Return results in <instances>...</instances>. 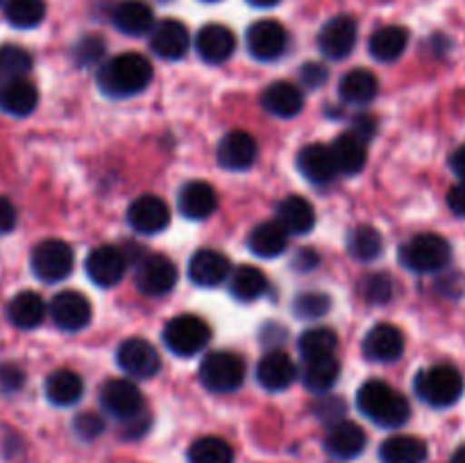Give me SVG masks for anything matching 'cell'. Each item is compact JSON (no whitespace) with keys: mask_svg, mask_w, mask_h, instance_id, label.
<instances>
[{"mask_svg":"<svg viewBox=\"0 0 465 463\" xmlns=\"http://www.w3.org/2000/svg\"><path fill=\"white\" fill-rule=\"evenodd\" d=\"M357 44V21L348 14L330 18L318 32V48L327 59H345Z\"/></svg>","mask_w":465,"mask_h":463,"instance_id":"14","label":"cell"},{"mask_svg":"<svg viewBox=\"0 0 465 463\" xmlns=\"http://www.w3.org/2000/svg\"><path fill=\"white\" fill-rule=\"evenodd\" d=\"M286 245H289V234H286V230L277 221L262 222L248 236L250 252L263 259L280 257V254H284Z\"/></svg>","mask_w":465,"mask_h":463,"instance_id":"32","label":"cell"},{"mask_svg":"<svg viewBox=\"0 0 465 463\" xmlns=\"http://www.w3.org/2000/svg\"><path fill=\"white\" fill-rule=\"evenodd\" d=\"M189 41L186 25L175 21V18H166V21L157 23L150 32V48L154 50V54L168 59V62L184 57L186 50H189Z\"/></svg>","mask_w":465,"mask_h":463,"instance_id":"19","label":"cell"},{"mask_svg":"<svg viewBox=\"0 0 465 463\" xmlns=\"http://www.w3.org/2000/svg\"><path fill=\"white\" fill-rule=\"evenodd\" d=\"M298 377V368H295L293 359L282 350H272V352L263 354V359L257 366V379L271 393H280L286 390Z\"/></svg>","mask_w":465,"mask_h":463,"instance_id":"20","label":"cell"},{"mask_svg":"<svg viewBox=\"0 0 465 463\" xmlns=\"http://www.w3.org/2000/svg\"><path fill=\"white\" fill-rule=\"evenodd\" d=\"M232 275V263L230 259L223 252L212 248L198 250V252L191 257L189 263V280L195 286H203V289H213V286H221L227 277Z\"/></svg>","mask_w":465,"mask_h":463,"instance_id":"17","label":"cell"},{"mask_svg":"<svg viewBox=\"0 0 465 463\" xmlns=\"http://www.w3.org/2000/svg\"><path fill=\"white\" fill-rule=\"evenodd\" d=\"M331 307L330 295L318 293V291H309V293H300L293 302V313L302 320H318L325 316Z\"/></svg>","mask_w":465,"mask_h":463,"instance_id":"43","label":"cell"},{"mask_svg":"<svg viewBox=\"0 0 465 463\" xmlns=\"http://www.w3.org/2000/svg\"><path fill=\"white\" fill-rule=\"evenodd\" d=\"M259 157V145L252 134L243 130H234L225 134L218 143L216 159L227 171H248Z\"/></svg>","mask_w":465,"mask_h":463,"instance_id":"16","label":"cell"},{"mask_svg":"<svg viewBox=\"0 0 465 463\" xmlns=\"http://www.w3.org/2000/svg\"><path fill=\"white\" fill-rule=\"evenodd\" d=\"M5 18L18 30H32L45 18V0H5Z\"/></svg>","mask_w":465,"mask_h":463,"instance_id":"39","label":"cell"},{"mask_svg":"<svg viewBox=\"0 0 465 463\" xmlns=\"http://www.w3.org/2000/svg\"><path fill=\"white\" fill-rule=\"evenodd\" d=\"M343 413H345V402L339 398H330V395H327V398H322L321 402L316 404V416L322 418V420L331 422V425L343 420Z\"/></svg>","mask_w":465,"mask_h":463,"instance_id":"48","label":"cell"},{"mask_svg":"<svg viewBox=\"0 0 465 463\" xmlns=\"http://www.w3.org/2000/svg\"><path fill=\"white\" fill-rule=\"evenodd\" d=\"M248 3L252 5V7L266 9V7H275V5H280V0H248Z\"/></svg>","mask_w":465,"mask_h":463,"instance_id":"55","label":"cell"},{"mask_svg":"<svg viewBox=\"0 0 465 463\" xmlns=\"http://www.w3.org/2000/svg\"><path fill=\"white\" fill-rule=\"evenodd\" d=\"M195 50L203 57V62L223 64L234 54L236 36L230 27L221 25V23H209L198 32Z\"/></svg>","mask_w":465,"mask_h":463,"instance_id":"21","label":"cell"},{"mask_svg":"<svg viewBox=\"0 0 465 463\" xmlns=\"http://www.w3.org/2000/svg\"><path fill=\"white\" fill-rule=\"evenodd\" d=\"M73 429H75V434L80 436L82 440H94L104 431V420L98 416V413L84 411L75 418Z\"/></svg>","mask_w":465,"mask_h":463,"instance_id":"46","label":"cell"},{"mask_svg":"<svg viewBox=\"0 0 465 463\" xmlns=\"http://www.w3.org/2000/svg\"><path fill=\"white\" fill-rule=\"evenodd\" d=\"M268 291V280L263 275V271H259L257 266H243L234 268V272L230 275V293L232 298L239 300V302H254V300L262 298Z\"/></svg>","mask_w":465,"mask_h":463,"instance_id":"35","label":"cell"},{"mask_svg":"<svg viewBox=\"0 0 465 463\" xmlns=\"http://www.w3.org/2000/svg\"><path fill=\"white\" fill-rule=\"evenodd\" d=\"M393 280L386 272H372L359 284V291L371 304H386L393 300Z\"/></svg>","mask_w":465,"mask_h":463,"instance_id":"44","label":"cell"},{"mask_svg":"<svg viewBox=\"0 0 465 463\" xmlns=\"http://www.w3.org/2000/svg\"><path fill=\"white\" fill-rule=\"evenodd\" d=\"M339 372L341 366L334 357L312 359V361H304L302 384L312 393H327L339 381Z\"/></svg>","mask_w":465,"mask_h":463,"instance_id":"37","label":"cell"},{"mask_svg":"<svg viewBox=\"0 0 465 463\" xmlns=\"http://www.w3.org/2000/svg\"><path fill=\"white\" fill-rule=\"evenodd\" d=\"M127 222L139 234H159L171 222V212H168V204L159 195L145 193L139 195L130 204V209H127Z\"/></svg>","mask_w":465,"mask_h":463,"instance_id":"15","label":"cell"},{"mask_svg":"<svg viewBox=\"0 0 465 463\" xmlns=\"http://www.w3.org/2000/svg\"><path fill=\"white\" fill-rule=\"evenodd\" d=\"M204 3H216V0H204Z\"/></svg>","mask_w":465,"mask_h":463,"instance_id":"57","label":"cell"},{"mask_svg":"<svg viewBox=\"0 0 465 463\" xmlns=\"http://www.w3.org/2000/svg\"><path fill=\"white\" fill-rule=\"evenodd\" d=\"M177 207L189 221H204L216 212L218 193L207 182H189L177 193Z\"/></svg>","mask_w":465,"mask_h":463,"instance_id":"22","label":"cell"},{"mask_svg":"<svg viewBox=\"0 0 465 463\" xmlns=\"http://www.w3.org/2000/svg\"><path fill=\"white\" fill-rule=\"evenodd\" d=\"M39 104V91L25 77H14V80H7L0 89V109L7 112L9 116L25 118L30 116L32 112Z\"/></svg>","mask_w":465,"mask_h":463,"instance_id":"29","label":"cell"},{"mask_svg":"<svg viewBox=\"0 0 465 463\" xmlns=\"http://www.w3.org/2000/svg\"><path fill=\"white\" fill-rule=\"evenodd\" d=\"M262 107L277 118H293L302 112L304 94L291 82H272L262 94Z\"/></svg>","mask_w":465,"mask_h":463,"instance_id":"26","label":"cell"},{"mask_svg":"<svg viewBox=\"0 0 465 463\" xmlns=\"http://www.w3.org/2000/svg\"><path fill=\"white\" fill-rule=\"evenodd\" d=\"M300 354L304 357V361H312V359H322V357H334L336 348H339V336L330 327H312V330L304 331L298 340Z\"/></svg>","mask_w":465,"mask_h":463,"instance_id":"38","label":"cell"},{"mask_svg":"<svg viewBox=\"0 0 465 463\" xmlns=\"http://www.w3.org/2000/svg\"><path fill=\"white\" fill-rule=\"evenodd\" d=\"M32 68V54L25 48L14 44L0 45V75L9 77H25Z\"/></svg>","mask_w":465,"mask_h":463,"instance_id":"42","label":"cell"},{"mask_svg":"<svg viewBox=\"0 0 465 463\" xmlns=\"http://www.w3.org/2000/svg\"><path fill=\"white\" fill-rule=\"evenodd\" d=\"M452 259V248L439 234H418L400 248V261L413 272H439Z\"/></svg>","mask_w":465,"mask_h":463,"instance_id":"4","label":"cell"},{"mask_svg":"<svg viewBox=\"0 0 465 463\" xmlns=\"http://www.w3.org/2000/svg\"><path fill=\"white\" fill-rule=\"evenodd\" d=\"M25 381V372L16 363H0V390L3 393H16Z\"/></svg>","mask_w":465,"mask_h":463,"instance_id":"47","label":"cell"},{"mask_svg":"<svg viewBox=\"0 0 465 463\" xmlns=\"http://www.w3.org/2000/svg\"><path fill=\"white\" fill-rule=\"evenodd\" d=\"M100 404L112 418L130 422L141 416L143 409V395L139 386L130 379H109L100 389Z\"/></svg>","mask_w":465,"mask_h":463,"instance_id":"8","label":"cell"},{"mask_svg":"<svg viewBox=\"0 0 465 463\" xmlns=\"http://www.w3.org/2000/svg\"><path fill=\"white\" fill-rule=\"evenodd\" d=\"M318 261H321V257H318L316 250L312 248H300L298 252L293 254V268L295 271L304 272V271H313V268L318 266Z\"/></svg>","mask_w":465,"mask_h":463,"instance_id":"51","label":"cell"},{"mask_svg":"<svg viewBox=\"0 0 465 463\" xmlns=\"http://www.w3.org/2000/svg\"><path fill=\"white\" fill-rule=\"evenodd\" d=\"M116 361L118 368L127 377H134V379H150L162 368V359H159L154 345L148 343L145 339H136V336L123 340L116 352Z\"/></svg>","mask_w":465,"mask_h":463,"instance_id":"10","label":"cell"},{"mask_svg":"<svg viewBox=\"0 0 465 463\" xmlns=\"http://www.w3.org/2000/svg\"><path fill=\"white\" fill-rule=\"evenodd\" d=\"M82 395H84V381L77 372L62 368L45 379V398L54 407H73L75 402H80Z\"/></svg>","mask_w":465,"mask_h":463,"instance_id":"31","label":"cell"},{"mask_svg":"<svg viewBox=\"0 0 465 463\" xmlns=\"http://www.w3.org/2000/svg\"><path fill=\"white\" fill-rule=\"evenodd\" d=\"M357 407L366 418H371L375 425L386 429H398L407 425L411 418V404L402 393L389 386L386 381L371 379L359 389Z\"/></svg>","mask_w":465,"mask_h":463,"instance_id":"2","label":"cell"},{"mask_svg":"<svg viewBox=\"0 0 465 463\" xmlns=\"http://www.w3.org/2000/svg\"><path fill=\"white\" fill-rule=\"evenodd\" d=\"M377 91H380V82H377L375 73L366 71V68H354V71L345 73L339 84L341 98L348 104L372 103Z\"/></svg>","mask_w":465,"mask_h":463,"instance_id":"33","label":"cell"},{"mask_svg":"<svg viewBox=\"0 0 465 463\" xmlns=\"http://www.w3.org/2000/svg\"><path fill=\"white\" fill-rule=\"evenodd\" d=\"M404 352V334L391 322H380L372 327L363 339V354L371 361L391 363L402 357Z\"/></svg>","mask_w":465,"mask_h":463,"instance_id":"18","label":"cell"},{"mask_svg":"<svg viewBox=\"0 0 465 463\" xmlns=\"http://www.w3.org/2000/svg\"><path fill=\"white\" fill-rule=\"evenodd\" d=\"M136 289L150 298H159L175 289L177 268L163 254H145L136 266Z\"/></svg>","mask_w":465,"mask_h":463,"instance_id":"9","label":"cell"},{"mask_svg":"<svg viewBox=\"0 0 465 463\" xmlns=\"http://www.w3.org/2000/svg\"><path fill=\"white\" fill-rule=\"evenodd\" d=\"M450 168H452L454 175H457L459 180H465V143L459 145L452 153V157H450Z\"/></svg>","mask_w":465,"mask_h":463,"instance_id":"54","label":"cell"},{"mask_svg":"<svg viewBox=\"0 0 465 463\" xmlns=\"http://www.w3.org/2000/svg\"><path fill=\"white\" fill-rule=\"evenodd\" d=\"M209 339H212L209 325L193 313L171 318L163 327V343L177 357H195L198 352H203Z\"/></svg>","mask_w":465,"mask_h":463,"instance_id":"6","label":"cell"},{"mask_svg":"<svg viewBox=\"0 0 465 463\" xmlns=\"http://www.w3.org/2000/svg\"><path fill=\"white\" fill-rule=\"evenodd\" d=\"M112 21L123 34L130 36H141L153 32L154 27V14L153 7L143 0H121V3L114 7Z\"/></svg>","mask_w":465,"mask_h":463,"instance_id":"27","label":"cell"},{"mask_svg":"<svg viewBox=\"0 0 465 463\" xmlns=\"http://www.w3.org/2000/svg\"><path fill=\"white\" fill-rule=\"evenodd\" d=\"M352 132H354V134L361 136L363 141H371L372 136H375V132H377V121H375V116H368V113H363V116L354 118Z\"/></svg>","mask_w":465,"mask_h":463,"instance_id":"53","label":"cell"},{"mask_svg":"<svg viewBox=\"0 0 465 463\" xmlns=\"http://www.w3.org/2000/svg\"><path fill=\"white\" fill-rule=\"evenodd\" d=\"M413 389H416L418 398L430 404V407L448 409L461 398L463 377L450 363H439V366L425 368V370L418 372Z\"/></svg>","mask_w":465,"mask_h":463,"instance_id":"3","label":"cell"},{"mask_svg":"<svg viewBox=\"0 0 465 463\" xmlns=\"http://www.w3.org/2000/svg\"><path fill=\"white\" fill-rule=\"evenodd\" d=\"M153 82V64L139 53H123L103 64L98 86L109 98H130L148 89Z\"/></svg>","mask_w":465,"mask_h":463,"instance_id":"1","label":"cell"},{"mask_svg":"<svg viewBox=\"0 0 465 463\" xmlns=\"http://www.w3.org/2000/svg\"><path fill=\"white\" fill-rule=\"evenodd\" d=\"M0 3H3V0H0Z\"/></svg>","mask_w":465,"mask_h":463,"instance_id":"59","label":"cell"},{"mask_svg":"<svg viewBox=\"0 0 465 463\" xmlns=\"http://www.w3.org/2000/svg\"><path fill=\"white\" fill-rule=\"evenodd\" d=\"M380 457L384 463H425L427 443L416 436H391L381 445Z\"/></svg>","mask_w":465,"mask_h":463,"instance_id":"36","label":"cell"},{"mask_svg":"<svg viewBox=\"0 0 465 463\" xmlns=\"http://www.w3.org/2000/svg\"><path fill=\"white\" fill-rule=\"evenodd\" d=\"M325 448L331 457L348 458L359 457L366 448V431L352 420H339L330 427L325 436Z\"/></svg>","mask_w":465,"mask_h":463,"instance_id":"23","label":"cell"},{"mask_svg":"<svg viewBox=\"0 0 465 463\" xmlns=\"http://www.w3.org/2000/svg\"><path fill=\"white\" fill-rule=\"evenodd\" d=\"M286 44H289V34H286L284 25L272 18H263L248 27V50L259 62L280 59L284 54Z\"/></svg>","mask_w":465,"mask_h":463,"instance_id":"13","label":"cell"},{"mask_svg":"<svg viewBox=\"0 0 465 463\" xmlns=\"http://www.w3.org/2000/svg\"><path fill=\"white\" fill-rule=\"evenodd\" d=\"M409 44V32L402 25H384L371 36V54L377 62L391 64L402 57Z\"/></svg>","mask_w":465,"mask_h":463,"instance_id":"34","label":"cell"},{"mask_svg":"<svg viewBox=\"0 0 465 463\" xmlns=\"http://www.w3.org/2000/svg\"><path fill=\"white\" fill-rule=\"evenodd\" d=\"M189 463H234V449L218 436H203L189 448Z\"/></svg>","mask_w":465,"mask_h":463,"instance_id":"41","label":"cell"},{"mask_svg":"<svg viewBox=\"0 0 465 463\" xmlns=\"http://www.w3.org/2000/svg\"><path fill=\"white\" fill-rule=\"evenodd\" d=\"M331 148V157L336 162V171L343 175H357L366 168L368 162V141L354 132H345V134L336 136Z\"/></svg>","mask_w":465,"mask_h":463,"instance_id":"25","label":"cell"},{"mask_svg":"<svg viewBox=\"0 0 465 463\" xmlns=\"http://www.w3.org/2000/svg\"><path fill=\"white\" fill-rule=\"evenodd\" d=\"M50 318H53L54 325L64 331H80L94 318V309L86 295H82L80 291H62L53 298L48 307Z\"/></svg>","mask_w":465,"mask_h":463,"instance_id":"11","label":"cell"},{"mask_svg":"<svg viewBox=\"0 0 465 463\" xmlns=\"http://www.w3.org/2000/svg\"><path fill=\"white\" fill-rule=\"evenodd\" d=\"M7 318L18 330H35L45 318V302L35 291H21L7 304Z\"/></svg>","mask_w":465,"mask_h":463,"instance_id":"30","label":"cell"},{"mask_svg":"<svg viewBox=\"0 0 465 463\" xmlns=\"http://www.w3.org/2000/svg\"><path fill=\"white\" fill-rule=\"evenodd\" d=\"M277 222L284 227L286 234H309L316 225V209L302 195H289L277 204Z\"/></svg>","mask_w":465,"mask_h":463,"instance_id":"28","label":"cell"},{"mask_svg":"<svg viewBox=\"0 0 465 463\" xmlns=\"http://www.w3.org/2000/svg\"><path fill=\"white\" fill-rule=\"evenodd\" d=\"M200 381L212 393H232L245 379V361L234 352H209L200 363Z\"/></svg>","mask_w":465,"mask_h":463,"instance_id":"5","label":"cell"},{"mask_svg":"<svg viewBox=\"0 0 465 463\" xmlns=\"http://www.w3.org/2000/svg\"><path fill=\"white\" fill-rule=\"evenodd\" d=\"M86 277L100 289H112L123 280L127 271V257L114 245H98L84 261Z\"/></svg>","mask_w":465,"mask_h":463,"instance_id":"12","label":"cell"},{"mask_svg":"<svg viewBox=\"0 0 465 463\" xmlns=\"http://www.w3.org/2000/svg\"><path fill=\"white\" fill-rule=\"evenodd\" d=\"M14 225H16V207L12 204V200L0 195V234H9Z\"/></svg>","mask_w":465,"mask_h":463,"instance_id":"50","label":"cell"},{"mask_svg":"<svg viewBox=\"0 0 465 463\" xmlns=\"http://www.w3.org/2000/svg\"><path fill=\"white\" fill-rule=\"evenodd\" d=\"M327 77H330V73H327V68L322 66V64H304L302 68H300V82H302V86H307V89H318V86H322L327 82Z\"/></svg>","mask_w":465,"mask_h":463,"instance_id":"49","label":"cell"},{"mask_svg":"<svg viewBox=\"0 0 465 463\" xmlns=\"http://www.w3.org/2000/svg\"><path fill=\"white\" fill-rule=\"evenodd\" d=\"M0 89H3V86H0Z\"/></svg>","mask_w":465,"mask_h":463,"instance_id":"58","label":"cell"},{"mask_svg":"<svg viewBox=\"0 0 465 463\" xmlns=\"http://www.w3.org/2000/svg\"><path fill=\"white\" fill-rule=\"evenodd\" d=\"M73 248L62 239H45L35 245L30 257L32 272L45 284H57L66 280L73 271Z\"/></svg>","mask_w":465,"mask_h":463,"instance_id":"7","label":"cell"},{"mask_svg":"<svg viewBox=\"0 0 465 463\" xmlns=\"http://www.w3.org/2000/svg\"><path fill=\"white\" fill-rule=\"evenodd\" d=\"M450 463H465V445H459L457 449H454L452 458H450Z\"/></svg>","mask_w":465,"mask_h":463,"instance_id":"56","label":"cell"},{"mask_svg":"<svg viewBox=\"0 0 465 463\" xmlns=\"http://www.w3.org/2000/svg\"><path fill=\"white\" fill-rule=\"evenodd\" d=\"M384 250V239L372 225H357L348 234V252L359 261H372Z\"/></svg>","mask_w":465,"mask_h":463,"instance_id":"40","label":"cell"},{"mask_svg":"<svg viewBox=\"0 0 465 463\" xmlns=\"http://www.w3.org/2000/svg\"><path fill=\"white\" fill-rule=\"evenodd\" d=\"M298 171L313 184H327L334 180L336 162L331 148L325 143H309L298 153Z\"/></svg>","mask_w":465,"mask_h":463,"instance_id":"24","label":"cell"},{"mask_svg":"<svg viewBox=\"0 0 465 463\" xmlns=\"http://www.w3.org/2000/svg\"><path fill=\"white\" fill-rule=\"evenodd\" d=\"M448 207L452 209V213L465 218V180H459V184H454L448 193Z\"/></svg>","mask_w":465,"mask_h":463,"instance_id":"52","label":"cell"},{"mask_svg":"<svg viewBox=\"0 0 465 463\" xmlns=\"http://www.w3.org/2000/svg\"><path fill=\"white\" fill-rule=\"evenodd\" d=\"M104 54V41L100 36H84V39L77 41V45L73 48V57H75L77 66H94L103 59Z\"/></svg>","mask_w":465,"mask_h":463,"instance_id":"45","label":"cell"}]
</instances>
